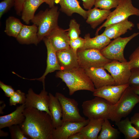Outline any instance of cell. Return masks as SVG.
<instances>
[{
	"label": "cell",
	"instance_id": "6da1fadb",
	"mask_svg": "<svg viewBox=\"0 0 139 139\" xmlns=\"http://www.w3.org/2000/svg\"><path fill=\"white\" fill-rule=\"evenodd\" d=\"M23 113L25 119L20 125L30 139H53L54 128L49 114L34 108H26Z\"/></svg>",
	"mask_w": 139,
	"mask_h": 139
},
{
	"label": "cell",
	"instance_id": "7a4b0ae2",
	"mask_svg": "<svg viewBox=\"0 0 139 139\" xmlns=\"http://www.w3.org/2000/svg\"><path fill=\"white\" fill-rule=\"evenodd\" d=\"M55 76L65 83L70 95L78 91L86 90L93 92L95 89L84 69L80 67L67 70L58 71Z\"/></svg>",
	"mask_w": 139,
	"mask_h": 139
},
{
	"label": "cell",
	"instance_id": "3957f363",
	"mask_svg": "<svg viewBox=\"0 0 139 139\" xmlns=\"http://www.w3.org/2000/svg\"><path fill=\"white\" fill-rule=\"evenodd\" d=\"M139 103V95L129 85L123 93L118 101L111 106L109 119L116 122L128 116Z\"/></svg>",
	"mask_w": 139,
	"mask_h": 139
},
{
	"label": "cell",
	"instance_id": "277c9868",
	"mask_svg": "<svg viewBox=\"0 0 139 139\" xmlns=\"http://www.w3.org/2000/svg\"><path fill=\"white\" fill-rule=\"evenodd\" d=\"M59 12L57 6L50 9L41 11L31 21L38 28V36L39 42L54 29L58 27V21Z\"/></svg>",
	"mask_w": 139,
	"mask_h": 139
},
{
	"label": "cell",
	"instance_id": "5b68a950",
	"mask_svg": "<svg viewBox=\"0 0 139 139\" xmlns=\"http://www.w3.org/2000/svg\"><path fill=\"white\" fill-rule=\"evenodd\" d=\"M113 104L102 98L95 96L94 98L84 101L82 104L84 115L90 119H109Z\"/></svg>",
	"mask_w": 139,
	"mask_h": 139
},
{
	"label": "cell",
	"instance_id": "8992f818",
	"mask_svg": "<svg viewBox=\"0 0 139 139\" xmlns=\"http://www.w3.org/2000/svg\"><path fill=\"white\" fill-rule=\"evenodd\" d=\"M132 15L139 16V9L133 5L132 0H120L115 10L111 12L106 21L96 31L95 35L103 27L125 20Z\"/></svg>",
	"mask_w": 139,
	"mask_h": 139
},
{
	"label": "cell",
	"instance_id": "52a82bcc",
	"mask_svg": "<svg viewBox=\"0 0 139 139\" xmlns=\"http://www.w3.org/2000/svg\"><path fill=\"white\" fill-rule=\"evenodd\" d=\"M139 34L135 33L127 37L117 38L110 42L100 51L106 58L111 60H116L120 62H127L124 56L125 48L127 43L134 38Z\"/></svg>",
	"mask_w": 139,
	"mask_h": 139
},
{
	"label": "cell",
	"instance_id": "ba28073f",
	"mask_svg": "<svg viewBox=\"0 0 139 139\" xmlns=\"http://www.w3.org/2000/svg\"><path fill=\"white\" fill-rule=\"evenodd\" d=\"M77 55L79 66L84 69L104 67L112 61L105 57L100 50L97 49H78Z\"/></svg>",
	"mask_w": 139,
	"mask_h": 139
},
{
	"label": "cell",
	"instance_id": "9c48e42d",
	"mask_svg": "<svg viewBox=\"0 0 139 139\" xmlns=\"http://www.w3.org/2000/svg\"><path fill=\"white\" fill-rule=\"evenodd\" d=\"M55 96L58 100L62 107L63 122H82L86 120L80 114L78 103L75 100L67 97L59 92H56Z\"/></svg>",
	"mask_w": 139,
	"mask_h": 139
},
{
	"label": "cell",
	"instance_id": "30bf717a",
	"mask_svg": "<svg viewBox=\"0 0 139 139\" xmlns=\"http://www.w3.org/2000/svg\"><path fill=\"white\" fill-rule=\"evenodd\" d=\"M103 67L110 74L115 81V85L128 84L131 75L128 62H122L113 60Z\"/></svg>",
	"mask_w": 139,
	"mask_h": 139
},
{
	"label": "cell",
	"instance_id": "8fae6325",
	"mask_svg": "<svg viewBox=\"0 0 139 139\" xmlns=\"http://www.w3.org/2000/svg\"><path fill=\"white\" fill-rule=\"evenodd\" d=\"M49 95L45 88H43L38 94L35 93L32 89L30 88L26 94L25 104L26 108H34L46 112L51 116L49 108Z\"/></svg>",
	"mask_w": 139,
	"mask_h": 139
},
{
	"label": "cell",
	"instance_id": "7c38bea8",
	"mask_svg": "<svg viewBox=\"0 0 139 139\" xmlns=\"http://www.w3.org/2000/svg\"><path fill=\"white\" fill-rule=\"evenodd\" d=\"M129 86L128 84L105 86L95 89L93 95L102 98L114 104L118 101L123 92Z\"/></svg>",
	"mask_w": 139,
	"mask_h": 139
},
{
	"label": "cell",
	"instance_id": "4fadbf2b",
	"mask_svg": "<svg viewBox=\"0 0 139 139\" xmlns=\"http://www.w3.org/2000/svg\"><path fill=\"white\" fill-rule=\"evenodd\" d=\"M89 120L88 119L82 122H63L60 126L54 129L53 133V139H68L73 134L79 132L88 124Z\"/></svg>",
	"mask_w": 139,
	"mask_h": 139
},
{
	"label": "cell",
	"instance_id": "5bb4252c",
	"mask_svg": "<svg viewBox=\"0 0 139 139\" xmlns=\"http://www.w3.org/2000/svg\"><path fill=\"white\" fill-rule=\"evenodd\" d=\"M84 69L95 89L106 85H115L112 77L107 73L103 67H92Z\"/></svg>",
	"mask_w": 139,
	"mask_h": 139
},
{
	"label": "cell",
	"instance_id": "9a60e30c",
	"mask_svg": "<svg viewBox=\"0 0 139 139\" xmlns=\"http://www.w3.org/2000/svg\"><path fill=\"white\" fill-rule=\"evenodd\" d=\"M42 40L44 41L47 49L46 68L44 73L40 77L30 80H37L41 81L42 83L43 88H45V80L47 75L56 70L61 71V69L58 62L56 55V51L51 42L46 37L44 38Z\"/></svg>",
	"mask_w": 139,
	"mask_h": 139
},
{
	"label": "cell",
	"instance_id": "2e32d148",
	"mask_svg": "<svg viewBox=\"0 0 139 139\" xmlns=\"http://www.w3.org/2000/svg\"><path fill=\"white\" fill-rule=\"evenodd\" d=\"M56 55L61 70H67L79 67L77 52L71 48L57 51Z\"/></svg>",
	"mask_w": 139,
	"mask_h": 139
},
{
	"label": "cell",
	"instance_id": "e0dca14e",
	"mask_svg": "<svg viewBox=\"0 0 139 139\" xmlns=\"http://www.w3.org/2000/svg\"><path fill=\"white\" fill-rule=\"evenodd\" d=\"M67 31L68 29L64 30L58 27L45 37L49 40L56 51L68 49L71 47Z\"/></svg>",
	"mask_w": 139,
	"mask_h": 139
},
{
	"label": "cell",
	"instance_id": "ac0fdd59",
	"mask_svg": "<svg viewBox=\"0 0 139 139\" xmlns=\"http://www.w3.org/2000/svg\"><path fill=\"white\" fill-rule=\"evenodd\" d=\"M134 26V24L129 21L127 18L105 27L104 31L101 34L106 36L110 40L115 39L124 34L128 30H131Z\"/></svg>",
	"mask_w": 139,
	"mask_h": 139
},
{
	"label": "cell",
	"instance_id": "d6986e66",
	"mask_svg": "<svg viewBox=\"0 0 139 139\" xmlns=\"http://www.w3.org/2000/svg\"><path fill=\"white\" fill-rule=\"evenodd\" d=\"M26 108L25 103L18 106L11 113L0 117V129L14 125H20L24 121L25 117L23 111Z\"/></svg>",
	"mask_w": 139,
	"mask_h": 139
},
{
	"label": "cell",
	"instance_id": "ffe728a7",
	"mask_svg": "<svg viewBox=\"0 0 139 139\" xmlns=\"http://www.w3.org/2000/svg\"><path fill=\"white\" fill-rule=\"evenodd\" d=\"M38 28L35 24L24 25L20 32L16 38L22 44H34L37 45L39 43L38 36Z\"/></svg>",
	"mask_w": 139,
	"mask_h": 139
},
{
	"label": "cell",
	"instance_id": "44dd1931",
	"mask_svg": "<svg viewBox=\"0 0 139 139\" xmlns=\"http://www.w3.org/2000/svg\"><path fill=\"white\" fill-rule=\"evenodd\" d=\"M54 0L55 3L59 4L61 10L68 15L72 16L73 13H76L84 19H87V11L81 6L77 0Z\"/></svg>",
	"mask_w": 139,
	"mask_h": 139
},
{
	"label": "cell",
	"instance_id": "7402d4cb",
	"mask_svg": "<svg viewBox=\"0 0 139 139\" xmlns=\"http://www.w3.org/2000/svg\"><path fill=\"white\" fill-rule=\"evenodd\" d=\"M49 109L51 114L53 125L54 128L60 126L63 123L62 119V111L58 100L55 96L49 93Z\"/></svg>",
	"mask_w": 139,
	"mask_h": 139
},
{
	"label": "cell",
	"instance_id": "603a6c76",
	"mask_svg": "<svg viewBox=\"0 0 139 139\" xmlns=\"http://www.w3.org/2000/svg\"><path fill=\"white\" fill-rule=\"evenodd\" d=\"M85 43L83 47L79 49H96L101 50L106 47L111 40L106 36L101 34L93 38L88 33L84 37Z\"/></svg>",
	"mask_w": 139,
	"mask_h": 139
},
{
	"label": "cell",
	"instance_id": "cb8c5ba5",
	"mask_svg": "<svg viewBox=\"0 0 139 139\" xmlns=\"http://www.w3.org/2000/svg\"><path fill=\"white\" fill-rule=\"evenodd\" d=\"M111 12L110 10L99 9L95 7L87 11L86 22L94 29L106 20Z\"/></svg>",
	"mask_w": 139,
	"mask_h": 139
},
{
	"label": "cell",
	"instance_id": "d4e9b609",
	"mask_svg": "<svg viewBox=\"0 0 139 139\" xmlns=\"http://www.w3.org/2000/svg\"><path fill=\"white\" fill-rule=\"evenodd\" d=\"M44 3L42 0H25L21 13L23 21L28 24L34 16L36 11Z\"/></svg>",
	"mask_w": 139,
	"mask_h": 139
},
{
	"label": "cell",
	"instance_id": "484cf974",
	"mask_svg": "<svg viewBox=\"0 0 139 139\" xmlns=\"http://www.w3.org/2000/svg\"><path fill=\"white\" fill-rule=\"evenodd\" d=\"M104 120L102 119H90L88 124L84 126L79 132L84 135L85 139H97Z\"/></svg>",
	"mask_w": 139,
	"mask_h": 139
},
{
	"label": "cell",
	"instance_id": "4316f807",
	"mask_svg": "<svg viewBox=\"0 0 139 139\" xmlns=\"http://www.w3.org/2000/svg\"><path fill=\"white\" fill-rule=\"evenodd\" d=\"M119 132L124 135L126 139L139 138V131L132 125L128 117L115 122Z\"/></svg>",
	"mask_w": 139,
	"mask_h": 139
},
{
	"label": "cell",
	"instance_id": "83f0119b",
	"mask_svg": "<svg viewBox=\"0 0 139 139\" xmlns=\"http://www.w3.org/2000/svg\"><path fill=\"white\" fill-rule=\"evenodd\" d=\"M4 32L8 36L16 38L24 24L20 20L13 16L8 18L6 21Z\"/></svg>",
	"mask_w": 139,
	"mask_h": 139
},
{
	"label": "cell",
	"instance_id": "f1b7e54d",
	"mask_svg": "<svg viewBox=\"0 0 139 139\" xmlns=\"http://www.w3.org/2000/svg\"><path fill=\"white\" fill-rule=\"evenodd\" d=\"M101 131L97 139H115L120 133L118 129L112 126L108 119L104 120Z\"/></svg>",
	"mask_w": 139,
	"mask_h": 139
},
{
	"label": "cell",
	"instance_id": "f546056e",
	"mask_svg": "<svg viewBox=\"0 0 139 139\" xmlns=\"http://www.w3.org/2000/svg\"><path fill=\"white\" fill-rule=\"evenodd\" d=\"M120 0H95V7L101 9L110 10L112 8H116Z\"/></svg>",
	"mask_w": 139,
	"mask_h": 139
},
{
	"label": "cell",
	"instance_id": "4dcf8cb0",
	"mask_svg": "<svg viewBox=\"0 0 139 139\" xmlns=\"http://www.w3.org/2000/svg\"><path fill=\"white\" fill-rule=\"evenodd\" d=\"M11 137L12 139H29L20 125H14L8 127Z\"/></svg>",
	"mask_w": 139,
	"mask_h": 139
},
{
	"label": "cell",
	"instance_id": "1f68e13d",
	"mask_svg": "<svg viewBox=\"0 0 139 139\" xmlns=\"http://www.w3.org/2000/svg\"><path fill=\"white\" fill-rule=\"evenodd\" d=\"M80 27V25L75 19H72L70 20L67 31L70 39H75L80 37L81 33Z\"/></svg>",
	"mask_w": 139,
	"mask_h": 139
},
{
	"label": "cell",
	"instance_id": "d6a6232c",
	"mask_svg": "<svg viewBox=\"0 0 139 139\" xmlns=\"http://www.w3.org/2000/svg\"><path fill=\"white\" fill-rule=\"evenodd\" d=\"M26 99V94L20 90H17L10 97L9 105L15 106L17 104H24Z\"/></svg>",
	"mask_w": 139,
	"mask_h": 139
},
{
	"label": "cell",
	"instance_id": "836d02e7",
	"mask_svg": "<svg viewBox=\"0 0 139 139\" xmlns=\"http://www.w3.org/2000/svg\"><path fill=\"white\" fill-rule=\"evenodd\" d=\"M130 68H139V46L133 51L129 58Z\"/></svg>",
	"mask_w": 139,
	"mask_h": 139
},
{
	"label": "cell",
	"instance_id": "e575fe53",
	"mask_svg": "<svg viewBox=\"0 0 139 139\" xmlns=\"http://www.w3.org/2000/svg\"><path fill=\"white\" fill-rule=\"evenodd\" d=\"M128 84L131 86H139V68L131 69V75Z\"/></svg>",
	"mask_w": 139,
	"mask_h": 139
},
{
	"label": "cell",
	"instance_id": "d590c367",
	"mask_svg": "<svg viewBox=\"0 0 139 139\" xmlns=\"http://www.w3.org/2000/svg\"><path fill=\"white\" fill-rule=\"evenodd\" d=\"M15 0H3L0 3V18L14 5Z\"/></svg>",
	"mask_w": 139,
	"mask_h": 139
},
{
	"label": "cell",
	"instance_id": "8d00e7d4",
	"mask_svg": "<svg viewBox=\"0 0 139 139\" xmlns=\"http://www.w3.org/2000/svg\"><path fill=\"white\" fill-rule=\"evenodd\" d=\"M85 39L80 37L73 40L70 39L69 45L71 48L77 52V50L82 48L84 46Z\"/></svg>",
	"mask_w": 139,
	"mask_h": 139
},
{
	"label": "cell",
	"instance_id": "74e56055",
	"mask_svg": "<svg viewBox=\"0 0 139 139\" xmlns=\"http://www.w3.org/2000/svg\"><path fill=\"white\" fill-rule=\"evenodd\" d=\"M0 87L4 93L5 95L7 97H10L15 92L14 89L12 86L5 84L0 81Z\"/></svg>",
	"mask_w": 139,
	"mask_h": 139
},
{
	"label": "cell",
	"instance_id": "f35d334b",
	"mask_svg": "<svg viewBox=\"0 0 139 139\" xmlns=\"http://www.w3.org/2000/svg\"><path fill=\"white\" fill-rule=\"evenodd\" d=\"M25 0H15L14 8L16 14L20 15L21 14L23 5Z\"/></svg>",
	"mask_w": 139,
	"mask_h": 139
},
{
	"label": "cell",
	"instance_id": "ab89813d",
	"mask_svg": "<svg viewBox=\"0 0 139 139\" xmlns=\"http://www.w3.org/2000/svg\"><path fill=\"white\" fill-rule=\"evenodd\" d=\"M130 121L134 127L139 131V113H135L131 117Z\"/></svg>",
	"mask_w": 139,
	"mask_h": 139
},
{
	"label": "cell",
	"instance_id": "60d3db41",
	"mask_svg": "<svg viewBox=\"0 0 139 139\" xmlns=\"http://www.w3.org/2000/svg\"><path fill=\"white\" fill-rule=\"evenodd\" d=\"M83 1V5L84 8L90 10L94 5L95 0H82Z\"/></svg>",
	"mask_w": 139,
	"mask_h": 139
},
{
	"label": "cell",
	"instance_id": "b9f144b4",
	"mask_svg": "<svg viewBox=\"0 0 139 139\" xmlns=\"http://www.w3.org/2000/svg\"><path fill=\"white\" fill-rule=\"evenodd\" d=\"M68 139H85V138L82 133L79 132L70 136Z\"/></svg>",
	"mask_w": 139,
	"mask_h": 139
},
{
	"label": "cell",
	"instance_id": "7bdbcfd3",
	"mask_svg": "<svg viewBox=\"0 0 139 139\" xmlns=\"http://www.w3.org/2000/svg\"><path fill=\"white\" fill-rule=\"evenodd\" d=\"M45 3L51 8L54 7L55 3L54 0H42Z\"/></svg>",
	"mask_w": 139,
	"mask_h": 139
},
{
	"label": "cell",
	"instance_id": "ee69618b",
	"mask_svg": "<svg viewBox=\"0 0 139 139\" xmlns=\"http://www.w3.org/2000/svg\"><path fill=\"white\" fill-rule=\"evenodd\" d=\"M131 87L134 92L139 95V86H131Z\"/></svg>",
	"mask_w": 139,
	"mask_h": 139
},
{
	"label": "cell",
	"instance_id": "f6af8a7d",
	"mask_svg": "<svg viewBox=\"0 0 139 139\" xmlns=\"http://www.w3.org/2000/svg\"><path fill=\"white\" fill-rule=\"evenodd\" d=\"M8 135V132H4L3 131L0 130V137H6Z\"/></svg>",
	"mask_w": 139,
	"mask_h": 139
},
{
	"label": "cell",
	"instance_id": "bcb514c9",
	"mask_svg": "<svg viewBox=\"0 0 139 139\" xmlns=\"http://www.w3.org/2000/svg\"><path fill=\"white\" fill-rule=\"evenodd\" d=\"M137 29L139 30V23H137Z\"/></svg>",
	"mask_w": 139,
	"mask_h": 139
}]
</instances>
